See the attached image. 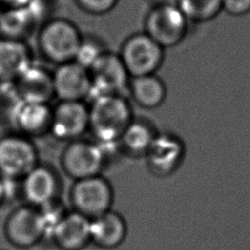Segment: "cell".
<instances>
[{
    "label": "cell",
    "instance_id": "obj_1",
    "mask_svg": "<svg viewBox=\"0 0 250 250\" xmlns=\"http://www.w3.org/2000/svg\"><path fill=\"white\" fill-rule=\"evenodd\" d=\"M89 133L99 143H115L135 117L128 99L108 94L89 101Z\"/></svg>",
    "mask_w": 250,
    "mask_h": 250
},
{
    "label": "cell",
    "instance_id": "obj_2",
    "mask_svg": "<svg viewBox=\"0 0 250 250\" xmlns=\"http://www.w3.org/2000/svg\"><path fill=\"white\" fill-rule=\"evenodd\" d=\"M82 37V32L70 20L51 18L37 30V48L46 61L59 65L74 60Z\"/></svg>",
    "mask_w": 250,
    "mask_h": 250
},
{
    "label": "cell",
    "instance_id": "obj_3",
    "mask_svg": "<svg viewBox=\"0 0 250 250\" xmlns=\"http://www.w3.org/2000/svg\"><path fill=\"white\" fill-rule=\"evenodd\" d=\"M118 55L132 78L156 73L164 62L165 49L145 31H140L123 41Z\"/></svg>",
    "mask_w": 250,
    "mask_h": 250
},
{
    "label": "cell",
    "instance_id": "obj_4",
    "mask_svg": "<svg viewBox=\"0 0 250 250\" xmlns=\"http://www.w3.org/2000/svg\"><path fill=\"white\" fill-rule=\"evenodd\" d=\"M60 163L63 173L73 181L102 175L106 167L105 156L99 143L85 138L66 143Z\"/></svg>",
    "mask_w": 250,
    "mask_h": 250
},
{
    "label": "cell",
    "instance_id": "obj_5",
    "mask_svg": "<svg viewBox=\"0 0 250 250\" xmlns=\"http://www.w3.org/2000/svg\"><path fill=\"white\" fill-rule=\"evenodd\" d=\"M71 210L94 219L112 209L113 188L103 175L73 181L69 189Z\"/></svg>",
    "mask_w": 250,
    "mask_h": 250
},
{
    "label": "cell",
    "instance_id": "obj_6",
    "mask_svg": "<svg viewBox=\"0 0 250 250\" xmlns=\"http://www.w3.org/2000/svg\"><path fill=\"white\" fill-rule=\"evenodd\" d=\"M189 23L177 5L156 6L151 7L146 15L144 31L166 50L184 41Z\"/></svg>",
    "mask_w": 250,
    "mask_h": 250
},
{
    "label": "cell",
    "instance_id": "obj_7",
    "mask_svg": "<svg viewBox=\"0 0 250 250\" xmlns=\"http://www.w3.org/2000/svg\"><path fill=\"white\" fill-rule=\"evenodd\" d=\"M39 154L32 139L19 133L0 138V176L20 181L39 163Z\"/></svg>",
    "mask_w": 250,
    "mask_h": 250
},
{
    "label": "cell",
    "instance_id": "obj_8",
    "mask_svg": "<svg viewBox=\"0 0 250 250\" xmlns=\"http://www.w3.org/2000/svg\"><path fill=\"white\" fill-rule=\"evenodd\" d=\"M4 233L17 248L27 249L41 243L45 240V228L40 210L24 203L16 207L6 218Z\"/></svg>",
    "mask_w": 250,
    "mask_h": 250
},
{
    "label": "cell",
    "instance_id": "obj_9",
    "mask_svg": "<svg viewBox=\"0 0 250 250\" xmlns=\"http://www.w3.org/2000/svg\"><path fill=\"white\" fill-rule=\"evenodd\" d=\"M62 183L52 166L39 162L19 184V192L24 204L35 208L44 207L60 199Z\"/></svg>",
    "mask_w": 250,
    "mask_h": 250
},
{
    "label": "cell",
    "instance_id": "obj_10",
    "mask_svg": "<svg viewBox=\"0 0 250 250\" xmlns=\"http://www.w3.org/2000/svg\"><path fill=\"white\" fill-rule=\"evenodd\" d=\"M89 132L88 104L82 101H58L52 108L49 135L62 142L83 138Z\"/></svg>",
    "mask_w": 250,
    "mask_h": 250
},
{
    "label": "cell",
    "instance_id": "obj_11",
    "mask_svg": "<svg viewBox=\"0 0 250 250\" xmlns=\"http://www.w3.org/2000/svg\"><path fill=\"white\" fill-rule=\"evenodd\" d=\"M89 73L92 82L89 101L102 95H124L128 90L131 77L118 53L106 50L89 69Z\"/></svg>",
    "mask_w": 250,
    "mask_h": 250
},
{
    "label": "cell",
    "instance_id": "obj_12",
    "mask_svg": "<svg viewBox=\"0 0 250 250\" xmlns=\"http://www.w3.org/2000/svg\"><path fill=\"white\" fill-rule=\"evenodd\" d=\"M185 155L186 145L179 135L170 131H158L145 158L153 175L167 177L180 168Z\"/></svg>",
    "mask_w": 250,
    "mask_h": 250
},
{
    "label": "cell",
    "instance_id": "obj_13",
    "mask_svg": "<svg viewBox=\"0 0 250 250\" xmlns=\"http://www.w3.org/2000/svg\"><path fill=\"white\" fill-rule=\"evenodd\" d=\"M43 0H32L28 5L3 9L0 15V37L25 41L42 25L45 16Z\"/></svg>",
    "mask_w": 250,
    "mask_h": 250
},
{
    "label": "cell",
    "instance_id": "obj_14",
    "mask_svg": "<svg viewBox=\"0 0 250 250\" xmlns=\"http://www.w3.org/2000/svg\"><path fill=\"white\" fill-rule=\"evenodd\" d=\"M52 108L50 103L16 99L11 113L15 132L30 139L49 135Z\"/></svg>",
    "mask_w": 250,
    "mask_h": 250
},
{
    "label": "cell",
    "instance_id": "obj_15",
    "mask_svg": "<svg viewBox=\"0 0 250 250\" xmlns=\"http://www.w3.org/2000/svg\"><path fill=\"white\" fill-rule=\"evenodd\" d=\"M54 96L58 101H82L89 99L92 82L89 70L74 61L56 65L52 71Z\"/></svg>",
    "mask_w": 250,
    "mask_h": 250
},
{
    "label": "cell",
    "instance_id": "obj_16",
    "mask_svg": "<svg viewBox=\"0 0 250 250\" xmlns=\"http://www.w3.org/2000/svg\"><path fill=\"white\" fill-rule=\"evenodd\" d=\"M90 227L89 218L67 211L56 226L51 242L60 250H83L91 244Z\"/></svg>",
    "mask_w": 250,
    "mask_h": 250
},
{
    "label": "cell",
    "instance_id": "obj_17",
    "mask_svg": "<svg viewBox=\"0 0 250 250\" xmlns=\"http://www.w3.org/2000/svg\"><path fill=\"white\" fill-rule=\"evenodd\" d=\"M10 86L18 100L50 103L55 98L52 71L34 62Z\"/></svg>",
    "mask_w": 250,
    "mask_h": 250
},
{
    "label": "cell",
    "instance_id": "obj_18",
    "mask_svg": "<svg viewBox=\"0 0 250 250\" xmlns=\"http://www.w3.org/2000/svg\"><path fill=\"white\" fill-rule=\"evenodd\" d=\"M32 63V52L25 41L0 37V84L12 85Z\"/></svg>",
    "mask_w": 250,
    "mask_h": 250
},
{
    "label": "cell",
    "instance_id": "obj_19",
    "mask_svg": "<svg viewBox=\"0 0 250 250\" xmlns=\"http://www.w3.org/2000/svg\"><path fill=\"white\" fill-rule=\"evenodd\" d=\"M91 244L101 249H115L122 245L128 233V227L124 217L109 210L91 219Z\"/></svg>",
    "mask_w": 250,
    "mask_h": 250
},
{
    "label": "cell",
    "instance_id": "obj_20",
    "mask_svg": "<svg viewBox=\"0 0 250 250\" xmlns=\"http://www.w3.org/2000/svg\"><path fill=\"white\" fill-rule=\"evenodd\" d=\"M157 133L151 121L134 117L117 141L121 153L135 158L145 157Z\"/></svg>",
    "mask_w": 250,
    "mask_h": 250
},
{
    "label": "cell",
    "instance_id": "obj_21",
    "mask_svg": "<svg viewBox=\"0 0 250 250\" xmlns=\"http://www.w3.org/2000/svg\"><path fill=\"white\" fill-rule=\"evenodd\" d=\"M127 92L137 105L146 109L159 107L167 97L166 85L156 73L130 78Z\"/></svg>",
    "mask_w": 250,
    "mask_h": 250
},
{
    "label": "cell",
    "instance_id": "obj_22",
    "mask_svg": "<svg viewBox=\"0 0 250 250\" xmlns=\"http://www.w3.org/2000/svg\"><path fill=\"white\" fill-rule=\"evenodd\" d=\"M177 6L189 22H207L223 11V0H178Z\"/></svg>",
    "mask_w": 250,
    "mask_h": 250
},
{
    "label": "cell",
    "instance_id": "obj_23",
    "mask_svg": "<svg viewBox=\"0 0 250 250\" xmlns=\"http://www.w3.org/2000/svg\"><path fill=\"white\" fill-rule=\"evenodd\" d=\"M105 51L104 43L97 37L83 34L73 61L89 70Z\"/></svg>",
    "mask_w": 250,
    "mask_h": 250
},
{
    "label": "cell",
    "instance_id": "obj_24",
    "mask_svg": "<svg viewBox=\"0 0 250 250\" xmlns=\"http://www.w3.org/2000/svg\"><path fill=\"white\" fill-rule=\"evenodd\" d=\"M77 7L86 14L103 16L111 12L119 0H74Z\"/></svg>",
    "mask_w": 250,
    "mask_h": 250
},
{
    "label": "cell",
    "instance_id": "obj_25",
    "mask_svg": "<svg viewBox=\"0 0 250 250\" xmlns=\"http://www.w3.org/2000/svg\"><path fill=\"white\" fill-rule=\"evenodd\" d=\"M223 11L232 17H242L250 13V0H223Z\"/></svg>",
    "mask_w": 250,
    "mask_h": 250
},
{
    "label": "cell",
    "instance_id": "obj_26",
    "mask_svg": "<svg viewBox=\"0 0 250 250\" xmlns=\"http://www.w3.org/2000/svg\"><path fill=\"white\" fill-rule=\"evenodd\" d=\"M17 180L6 179L0 176V207L11 195V187Z\"/></svg>",
    "mask_w": 250,
    "mask_h": 250
},
{
    "label": "cell",
    "instance_id": "obj_27",
    "mask_svg": "<svg viewBox=\"0 0 250 250\" xmlns=\"http://www.w3.org/2000/svg\"><path fill=\"white\" fill-rule=\"evenodd\" d=\"M32 0H0V6L2 9L20 8L28 5Z\"/></svg>",
    "mask_w": 250,
    "mask_h": 250
},
{
    "label": "cell",
    "instance_id": "obj_28",
    "mask_svg": "<svg viewBox=\"0 0 250 250\" xmlns=\"http://www.w3.org/2000/svg\"><path fill=\"white\" fill-rule=\"evenodd\" d=\"M151 7L156 6H167V5H177L178 0H146Z\"/></svg>",
    "mask_w": 250,
    "mask_h": 250
},
{
    "label": "cell",
    "instance_id": "obj_29",
    "mask_svg": "<svg viewBox=\"0 0 250 250\" xmlns=\"http://www.w3.org/2000/svg\"><path fill=\"white\" fill-rule=\"evenodd\" d=\"M2 10H3V9H2L1 6H0V15H1V13H2Z\"/></svg>",
    "mask_w": 250,
    "mask_h": 250
}]
</instances>
